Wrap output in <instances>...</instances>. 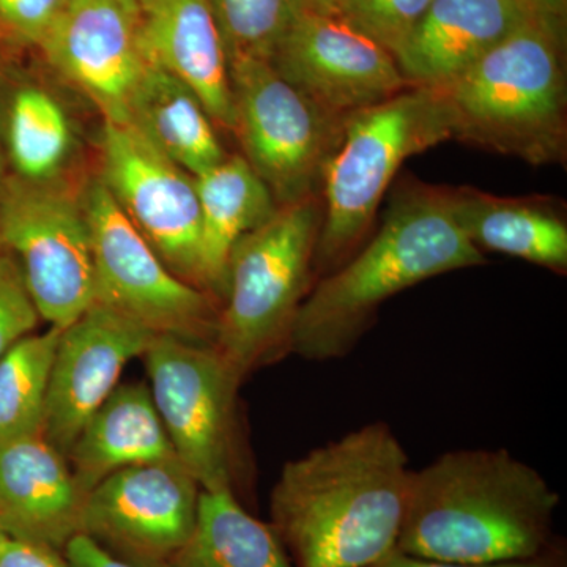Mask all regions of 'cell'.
<instances>
[{"instance_id":"1","label":"cell","mask_w":567,"mask_h":567,"mask_svg":"<svg viewBox=\"0 0 567 567\" xmlns=\"http://www.w3.org/2000/svg\"><path fill=\"white\" fill-rule=\"evenodd\" d=\"M413 470L385 423L354 429L282 466L276 535L293 567H372L398 547Z\"/></svg>"},{"instance_id":"2","label":"cell","mask_w":567,"mask_h":567,"mask_svg":"<svg viewBox=\"0 0 567 567\" xmlns=\"http://www.w3.org/2000/svg\"><path fill=\"white\" fill-rule=\"evenodd\" d=\"M559 496L505 450L450 451L413 470L395 551L456 565L543 557Z\"/></svg>"},{"instance_id":"3","label":"cell","mask_w":567,"mask_h":567,"mask_svg":"<svg viewBox=\"0 0 567 567\" xmlns=\"http://www.w3.org/2000/svg\"><path fill=\"white\" fill-rule=\"evenodd\" d=\"M484 264L454 215L450 188L410 186L395 197L374 238L311 287L295 319L289 352L311 361L346 357L391 297Z\"/></svg>"},{"instance_id":"4","label":"cell","mask_w":567,"mask_h":567,"mask_svg":"<svg viewBox=\"0 0 567 567\" xmlns=\"http://www.w3.org/2000/svg\"><path fill=\"white\" fill-rule=\"evenodd\" d=\"M435 91L445 103L453 140L535 166L565 162L566 76L558 21L535 18Z\"/></svg>"},{"instance_id":"5","label":"cell","mask_w":567,"mask_h":567,"mask_svg":"<svg viewBox=\"0 0 567 567\" xmlns=\"http://www.w3.org/2000/svg\"><path fill=\"white\" fill-rule=\"evenodd\" d=\"M450 140V115L435 89L409 87L347 115L320 186L324 208L315 256L319 279L360 249L402 163Z\"/></svg>"},{"instance_id":"6","label":"cell","mask_w":567,"mask_h":567,"mask_svg":"<svg viewBox=\"0 0 567 567\" xmlns=\"http://www.w3.org/2000/svg\"><path fill=\"white\" fill-rule=\"evenodd\" d=\"M322 204L279 205L229 257L215 347L241 377L289 353L298 311L312 287Z\"/></svg>"},{"instance_id":"7","label":"cell","mask_w":567,"mask_h":567,"mask_svg":"<svg viewBox=\"0 0 567 567\" xmlns=\"http://www.w3.org/2000/svg\"><path fill=\"white\" fill-rule=\"evenodd\" d=\"M229 69L234 133L246 162L278 205L317 196L344 118L322 110L268 61L240 59Z\"/></svg>"},{"instance_id":"8","label":"cell","mask_w":567,"mask_h":567,"mask_svg":"<svg viewBox=\"0 0 567 567\" xmlns=\"http://www.w3.org/2000/svg\"><path fill=\"white\" fill-rule=\"evenodd\" d=\"M82 205L91 230L95 303L153 334L215 344L218 300L166 267L100 177L89 183Z\"/></svg>"},{"instance_id":"9","label":"cell","mask_w":567,"mask_h":567,"mask_svg":"<svg viewBox=\"0 0 567 567\" xmlns=\"http://www.w3.org/2000/svg\"><path fill=\"white\" fill-rule=\"evenodd\" d=\"M0 246L20 264L41 320L66 328L95 305L91 230L65 185H0Z\"/></svg>"},{"instance_id":"10","label":"cell","mask_w":567,"mask_h":567,"mask_svg":"<svg viewBox=\"0 0 567 567\" xmlns=\"http://www.w3.org/2000/svg\"><path fill=\"white\" fill-rule=\"evenodd\" d=\"M142 357L178 461L203 491L233 488L235 399L244 377L215 347L177 336H155Z\"/></svg>"},{"instance_id":"11","label":"cell","mask_w":567,"mask_h":567,"mask_svg":"<svg viewBox=\"0 0 567 567\" xmlns=\"http://www.w3.org/2000/svg\"><path fill=\"white\" fill-rule=\"evenodd\" d=\"M100 151V181L123 215L174 275L203 289L200 208L193 175L130 123L104 122Z\"/></svg>"},{"instance_id":"12","label":"cell","mask_w":567,"mask_h":567,"mask_svg":"<svg viewBox=\"0 0 567 567\" xmlns=\"http://www.w3.org/2000/svg\"><path fill=\"white\" fill-rule=\"evenodd\" d=\"M199 483L178 458L118 470L89 492L81 535L137 567H166L192 535Z\"/></svg>"},{"instance_id":"13","label":"cell","mask_w":567,"mask_h":567,"mask_svg":"<svg viewBox=\"0 0 567 567\" xmlns=\"http://www.w3.org/2000/svg\"><path fill=\"white\" fill-rule=\"evenodd\" d=\"M270 63L284 80L341 118L410 87L393 54L338 14L301 11Z\"/></svg>"},{"instance_id":"14","label":"cell","mask_w":567,"mask_h":567,"mask_svg":"<svg viewBox=\"0 0 567 567\" xmlns=\"http://www.w3.org/2000/svg\"><path fill=\"white\" fill-rule=\"evenodd\" d=\"M155 336L96 303L63 328L41 425V435L63 456H69L84 425L114 393L125 365L142 357Z\"/></svg>"},{"instance_id":"15","label":"cell","mask_w":567,"mask_h":567,"mask_svg":"<svg viewBox=\"0 0 567 567\" xmlns=\"http://www.w3.org/2000/svg\"><path fill=\"white\" fill-rule=\"evenodd\" d=\"M39 48L104 122L128 121L130 100L147 65L137 13L121 0H70Z\"/></svg>"},{"instance_id":"16","label":"cell","mask_w":567,"mask_h":567,"mask_svg":"<svg viewBox=\"0 0 567 567\" xmlns=\"http://www.w3.org/2000/svg\"><path fill=\"white\" fill-rule=\"evenodd\" d=\"M85 498L69 458L43 435L0 445V527L7 536L63 551L81 535Z\"/></svg>"},{"instance_id":"17","label":"cell","mask_w":567,"mask_h":567,"mask_svg":"<svg viewBox=\"0 0 567 567\" xmlns=\"http://www.w3.org/2000/svg\"><path fill=\"white\" fill-rule=\"evenodd\" d=\"M539 17L524 0H432L394 61L410 87H442Z\"/></svg>"},{"instance_id":"18","label":"cell","mask_w":567,"mask_h":567,"mask_svg":"<svg viewBox=\"0 0 567 567\" xmlns=\"http://www.w3.org/2000/svg\"><path fill=\"white\" fill-rule=\"evenodd\" d=\"M145 61L188 85L215 125L234 133L229 59L207 0H136Z\"/></svg>"},{"instance_id":"19","label":"cell","mask_w":567,"mask_h":567,"mask_svg":"<svg viewBox=\"0 0 567 567\" xmlns=\"http://www.w3.org/2000/svg\"><path fill=\"white\" fill-rule=\"evenodd\" d=\"M71 472L89 495L104 477L152 462L177 458L145 383L117 386L71 447Z\"/></svg>"},{"instance_id":"20","label":"cell","mask_w":567,"mask_h":567,"mask_svg":"<svg viewBox=\"0 0 567 567\" xmlns=\"http://www.w3.org/2000/svg\"><path fill=\"white\" fill-rule=\"evenodd\" d=\"M194 181L200 208L203 289L221 306L235 245L267 223L279 205L241 155H227Z\"/></svg>"},{"instance_id":"21","label":"cell","mask_w":567,"mask_h":567,"mask_svg":"<svg viewBox=\"0 0 567 567\" xmlns=\"http://www.w3.org/2000/svg\"><path fill=\"white\" fill-rule=\"evenodd\" d=\"M450 196L458 224L481 252L506 254L566 274L567 226L547 203L473 188H450Z\"/></svg>"},{"instance_id":"22","label":"cell","mask_w":567,"mask_h":567,"mask_svg":"<svg viewBox=\"0 0 567 567\" xmlns=\"http://www.w3.org/2000/svg\"><path fill=\"white\" fill-rule=\"evenodd\" d=\"M126 123L193 177L226 159L215 122L196 93L153 63L134 87Z\"/></svg>"},{"instance_id":"23","label":"cell","mask_w":567,"mask_h":567,"mask_svg":"<svg viewBox=\"0 0 567 567\" xmlns=\"http://www.w3.org/2000/svg\"><path fill=\"white\" fill-rule=\"evenodd\" d=\"M2 156L10 177L61 185L76 153V133L62 100L39 82L14 85L2 107Z\"/></svg>"},{"instance_id":"24","label":"cell","mask_w":567,"mask_h":567,"mask_svg":"<svg viewBox=\"0 0 567 567\" xmlns=\"http://www.w3.org/2000/svg\"><path fill=\"white\" fill-rule=\"evenodd\" d=\"M166 567H293L271 525L252 517L233 488L200 491L196 522Z\"/></svg>"},{"instance_id":"25","label":"cell","mask_w":567,"mask_h":567,"mask_svg":"<svg viewBox=\"0 0 567 567\" xmlns=\"http://www.w3.org/2000/svg\"><path fill=\"white\" fill-rule=\"evenodd\" d=\"M63 328L21 339L0 358V445L41 434L52 363Z\"/></svg>"},{"instance_id":"26","label":"cell","mask_w":567,"mask_h":567,"mask_svg":"<svg viewBox=\"0 0 567 567\" xmlns=\"http://www.w3.org/2000/svg\"><path fill=\"white\" fill-rule=\"evenodd\" d=\"M229 63L271 61L286 33L303 11L298 0H207Z\"/></svg>"},{"instance_id":"27","label":"cell","mask_w":567,"mask_h":567,"mask_svg":"<svg viewBox=\"0 0 567 567\" xmlns=\"http://www.w3.org/2000/svg\"><path fill=\"white\" fill-rule=\"evenodd\" d=\"M431 2L432 0H341L336 14L382 44L394 58Z\"/></svg>"},{"instance_id":"28","label":"cell","mask_w":567,"mask_h":567,"mask_svg":"<svg viewBox=\"0 0 567 567\" xmlns=\"http://www.w3.org/2000/svg\"><path fill=\"white\" fill-rule=\"evenodd\" d=\"M40 319L20 264L13 254L0 248V358L33 334Z\"/></svg>"},{"instance_id":"29","label":"cell","mask_w":567,"mask_h":567,"mask_svg":"<svg viewBox=\"0 0 567 567\" xmlns=\"http://www.w3.org/2000/svg\"><path fill=\"white\" fill-rule=\"evenodd\" d=\"M70 0H0V33L40 47Z\"/></svg>"},{"instance_id":"30","label":"cell","mask_w":567,"mask_h":567,"mask_svg":"<svg viewBox=\"0 0 567 567\" xmlns=\"http://www.w3.org/2000/svg\"><path fill=\"white\" fill-rule=\"evenodd\" d=\"M0 567H70L63 551L39 544L0 537Z\"/></svg>"},{"instance_id":"31","label":"cell","mask_w":567,"mask_h":567,"mask_svg":"<svg viewBox=\"0 0 567 567\" xmlns=\"http://www.w3.org/2000/svg\"><path fill=\"white\" fill-rule=\"evenodd\" d=\"M70 567H137L114 557L85 535H76L63 548Z\"/></svg>"},{"instance_id":"32","label":"cell","mask_w":567,"mask_h":567,"mask_svg":"<svg viewBox=\"0 0 567 567\" xmlns=\"http://www.w3.org/2000/svg\"><path fill=\"white\" fill-rule=\"evenodd\" d=\"M372 567H563L561 559L554 558L551 555L529 559V561L503 563V565H456V563L431 561V559L409 557V555L394 551L390 557L382 559Z\"/></svg>"},{"instance_id":"33","label":"cell","mask_w":567,"mask_h":567,"mask_svg":"<svg viewBox=\"0 0 567 567\" xmlns=\"http://www.w3.org/2000/svg\"><path fill=\"white\" fill-rule=\"evenodd\" d=\"M532 2L540 14L554 21H561L563 14L566 13L567 0H532Z\"/></svg>"},{"instance_id":"34","label":"cell","mask_w":567,"mask_h":567,"mask_svg":"<svg viewBox=\"0 0 567 567\" xmlns=\"http://www.w3.org/2000/svg\"><path fill=\"white\" fill-rule=\"evenodd\" d=\"M303 11H315V13L336 14L338 13L341 0H298Z\"/></svg>"},{"instance_id":"35","label":"cell","mask_w":567,"mask_h":567,"mask_svg":"<svg viewBox=\"0 0 567 567\" xmlns=\"http://www.w3.org/2000/svg\"><path fill=\"white\" fill-rule=\"evenodd\" d=\"M3 167H6V163H3V156L2 151H0V185H2V182L6 181V171H3Z\"/></svg>"},{"instance_id":"36","label":"cell","mask_w":567,"mask_h":567,"mask_svg":"<svg viewBox=\"0 0 567 567\" xmlns=\"http://www.w3.org/2000/svg\"><path fill=\"white\" fill-rule=\"evenodd\" d=\"M123 6L128 7L130 10L134 11V13H137L136 9V0H121Z\"/></svg>"},{"instance_id":"37","label":"cell","mask_w":567,"mask_h":567,"mask_svg":"<svg viewBox=\"0 0 567 567\" xmlns=\"http://www.w3.org/2000/svg\"><path fill=\"white\" fill-rule=\"evenodd\" d=\"M524 2H525V3H528V6H532V7H533V9H535V10H536V7H535V6H533L532 0H524Z\"/></svg>"},{"instance_id":"38","label":"cell","mask_w":567,"mask_h":567,"mask_svg":"<svg viewBox=\"0 0 567 567\" xmlns=\"http://www.w3.org/2000/svg\"><path fill=\"white\" fill-rule=\"evenodd\" d=\"M3 535H6V533H3L2 527H0V537H2Z\"/></svg>"},{"instance_id":"39","label":"cell","mask_w":567,"mask_h":567,"mask_svg":"<svg viewBox=\"0 0 567 567\" xmlns=\"http://www.w3.org/2000/svg\"><path fill=\"white\" fill-rule=\"evenodd\" d=\"M0 248H2V246H0Z\"/></svg>"}]
</instances>
